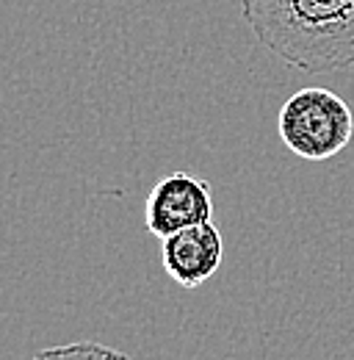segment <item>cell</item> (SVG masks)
<instances>
[{"label":"cell","mask_w":354,"mask_h":360,"mask_svg":"<svg viewBox=\"0 0 354 360\" xmlns=\"http://www.w3.org/2000/svg\"><path fill=\"white\" fill-rule=\"evenodd\" d=\"M241 17L258 45L305 75L354 67L349 0H241Z\"/></svg>","instance_id":"1"},{"label":"cell","mask_w":354,"mask_h":360,"mask_svg":"<svg viewBox=\"0 0 354 360\" xmlns=\"http://www.w3.org/2000/svg\"><path fill=\"white\" fill-rule=\"evenodd\" d=\"M277 134L299 158L327 161L352 141V108L343 97L329 89H299L280 108Z\"/></svg>","instance_id":"2"},{"label":"cell","mask_w":354,"mask_h":360,"mask_svg":"<svg viewBox=\"0 0 354 360\" xmlns=\"http://www.w3.org/2000/svg\"><path fill=\"white\" fill-rule=\"evenodd\" d=\"M214 219L211 186L191 172H172L161 178L147 194L144 222L158 238H166L183 227L202 225Z\"/></svg>","instance_id":"3"},{"label":"cell","mask_w":354,"mask_h":360,"mask_svg":"<svg viewBox=\"0 0 354 360\" xmlns=\"http://www.w3.org/2000/svg\"><path fill=\"white\" fill-rule=\"evenodd\" d=\"M164 269L183 288H197L211 280L221 266L224 241L219 227L214 222H202L194 227H183L161 244Z\"/></svg>","instance_id":"4"},{"label":"cell","mask_w":354,"mask_h":360,"mask_svg":"<svg viewBox=\"0 0 354 360\" xmlns=\"http://www.w3.org/2000/svg\"><path fill=\"white\" fill-rule=\"evenodd\" d=\"M31 360H131L125 352L111 349L105 344H94V341H78V344H64V347H50L42 349L39 355Z\"/></svg>","instance_id":"5"},{"label":"cell","mask_w":354,"mask_h":360,"mask_svg":"<svg viewBox=\"0 0 354 360\" xmlns=\"http://www.w3.org/2000/svg\"><path fill=\"white\" fill-rule=\"evenodd\" d=\"M349 3H354V0H349Z\"/></svg>","instance_id":"6"}]
</instances>
